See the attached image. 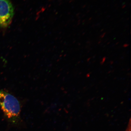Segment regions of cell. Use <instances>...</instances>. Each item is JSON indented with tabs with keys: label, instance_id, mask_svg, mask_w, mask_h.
Here are the masks:
<instances>
[{
	"label": "cell",
	"instance_id": "6da1fadb",
	"mask_svg": "<svg viewBox=\"0 0 131 131\" xmlns=\"http://www.w3.org/2000/svg\"><path fill=\"white\" fill-rule=\"evenodd\" d=\"M0 106L5 117L10 123L17 124L20 121L21 107L15 96L0 90Z\"/></svg>",
	"mask_w": 131,
	"mask_h": 131
},
{
	"label": "cell",
	"instance_id": "7a4b0ae2",
	"mask_svg": "<svg viewBox=\"0 0 131 131\" xmlns=\"http://www.w3.org/2000/svg\"><path fill=\"white\" fill-rule=\"evenodd\" d=\"M14 14V7L9 0H0V27H7Z\"/></svg>",
	"mask_w": 131,
	"mask_h": 131
}]
</instances>
